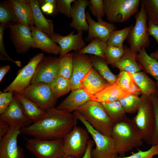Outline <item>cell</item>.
<instances>
[{
	"instance_id": "cell-1",
	"label": "cell",
	"mask_w": 158,
	"mask_h": 158,
	"mask_svg": "<svg viewBox=\"0 0 158 158\" xmlns=\"http://www.w3.org/2000/svg\"><path fill=\"white\" fill-rule=\"evenodd\" d=\"M45 111L39 121L21 129V133L40 139H61L76 126L78 119L73 114L55 107Z\"/></svg>"
},
{
	"instance_id": "cell-2",
	"label": "cell",
	"mask_w": 158,
	"mask_h": 158,
	"mask_svg": "<svg viewBox=\"0 0 158 158\" xmlns=\"http://www.w3.org/2000/svg\"><path fill=\"white\" fill-rule=\"evenodd\" d=\"M111 136L117 152L121 157H124L126 153L143 143L142 137L132 120L128 117L114 124Z\"/></svg>"
},
{
	"instance_id": "cell-3",
	"label": "cell",
	"mask_w": 158,
	"mask_h": 158,
	"mask_svg": "<svg viewBox=\"0 0 158 158\" xmlns=\"http://www.w3.org/2000/svg\"><path fill=\"white\" fill-rule=\"evenodd\" d=\"M75 111L95 130L104 135L111 136L115 123L109 117L101 103L93 101H89Z\"/></svg>"
},
{
	"instance_id": "cell-4",
	"label": "cell",
	"mask_w": 158,
	"mask_h": 158,
	"mask_svg": "<svg viewBox=\"0 0 158 158\" xmlns=\"http://www.w3.org/2000/svg\"><path fill=\"white\" fill-rule=\"evenodd\" d=\"M140 2L139 0H103L104 15L109 23L124 22L139 11Z\"/></svg>"
},
{
	"instance_id": "cell-5",
	"label": "cell",
	"mask_w": 158,
	"mask_h": 158,
	"mask_svg": "<svg viewBox=\"0 0 158 158\" xmlns=\"http://www.w3.org/2000/svg\"><path fill=\"white\" fill-rule=\"evenodd\" d=\"M73 114L84 125L95 144L91 151V158H114L118 157L114 140L111 136L104 135L94 129L76 111Z\"/></svg>"
},
{
	"instance_id": "cell-6",
	"label": "cell",
	"mask_w": 158,
	"mask_h": 158,
	"mask_svg": "<svg viewBox=\"0 0 158 158\" xmlns=\"http://www.w3.org/2000/svg\"><path fill=\"white\" fill-rule=\"evenodd\" d=\"M141 102L136 115L132 119L143 140L151 144L154 123V114L150 96L142 95Z\"/></svg>"
},
{
	"instance_id": "cell-7",
	"label": "cell",
	"mask_w": 158,
	"mask_h": 158,
	"mask_svg": "<svg viewBox=\"0 0 158 158\" xmlns=\"http://www.w3.org/2000/svg\"><path fill=\"white\" fill-rule=\"evenodd\" d=\"M140 1V10L135 16V25L130 30L126 39L130 48L137 53L142 48L148 47L150 44L147 17L143 3Z\"/></svg>"
},
{
	"instance_id": "cell-8",
	"label": "cell",
	"mask_w": 158,
	"mask_h": 158,
	"mask_svg": "<svg viewBox=\"0 0 158 158\" xmlns=\"http://www.w3.org/2000/svg\"><path fill=\"white\" fill-rule=\"evenodd\" d=\"M25 147L35 158H60L65 155L63 139L46 140L34 138L27 140Z\"/></svg>"
},
{
	"instance_id": "cell-9",
	"label": "cell",
	"mask_w": 158,
	"mask_h": 158,
	"mask_svg": "<svg viewBox=\"0 0 158 158\" xmlns=\"http://www.w3.org/2000/svg\"><path fill=\"white\" fill-rule=\"evenodd\" d=\"M89 133L86 129L75 126L63 139L65 155L75 158L82 157L87 150Z\"/></svg>"
},
{
	"instance_id": "cell-10",
	"label": "cell",
	"mask_w": 158,
	"mask_h": 158,
	"mask_svg": "<svg viewBox=\"0 0 158 158\" xmlns=\"http://www.w3.org/2000/svg\"><path fill=\"white\" fill-rule=\"evenodd\" d=\"M46 111L55 107L57 99L54 96L49 84H31L21 94Z\"/></svg>"
},
{
	"instance_id": "cell-11",
	"label": "cell",
	"mask_w": 158,
	"mask_h": 158,
	"mask_svg": "<svg viewBox=\"0 0 158 158\" xmlns=\"http://www.w3.org/2000/svg\"><path fill=\"white\" fill-rule=\"evenodd\" d=\"M44 57V54L40 53L31 58L26 65L18 71L16 78L4 89V92L22 94L31 84L37 66Z\"/></svg>"
},
{
	"instance_id": "cell-12",
	"label": "cell",
	"mask_w": 158,
	"mask_h": 158,
	"mask_svg": "<svg viewBox=\"0 0 158 158\" xmlns=\"http://www.w3.org/2000/svg\"><path fill=\"white\" fill-rule=\"evenodd\" d=\"M0 121L6 123L11 127L20 129L32 124L26 116L20 102L14 96L7 109L0 114Z\"/></svg>"
},
{
	"instance_id": "cell-13",
	"label": "cell",
	"mask_w": 158,
	"mask_h": 158,
	"mask_svg": "<svg viewBox=\"0 0 158 158\" xmlns=\"http://www.w3.org/2000/svg\"><path fill=\"white\" fill-rule=\"evenodd\" d=\"M21 129L12 128L0 140V158H24L23 148L18 144Z\"/></svg>"
},
{
	"instance_id": "cell-14",
	"label": "cell",
	"mask_w": 158,
	"mask_h": 158,
	"mask_svg": "<svg viewBox=\"0 0 158 158\" xmlns=\"http://www.w3.org/2000/svg\"><path fill=\"white\" fill-rule=\"evenodd\" d=\"M60 60L55 57H44L36 68L31 84L42 82L49 84L57 76Z\"/></svg>"
},
{
	"instance_id": "cell-15",
	"label": "cell",
	"mask_w": 158,
	"mask_h": 158,
	"mask_svg": "<svg viewBox=\"0 0 158 158\" xmlns=\"http://www.w3.org/2000/svg\"><path fill=\"white\" fill-rule=\"evenodd\" d=\"M73 54V69L70 79L71 91L81 88L82 82L92 68L90 58L78 51Z\"/></svg>"
},
{
	"instance_id": "cell-16",
	"label": "cell",
	"mask_w": 158,
	"mask_h": 158,
	"mask_svg": "<svg viewBox=\"0 0 158 158\" xmlns=\"http://www.w3.org/2000/svg\"><path fill=\"white\" fill-rule=\"evenodd\" d=\"M10 29V39L17 53H24L31 48H36L31 30L27 27L18 24Z\"/></svg>"
},
{
	"instance_id": "cell-17",
	"label": "cell",
	"mask_w": 158,
	"mask_h": 158,
	"mask_svg": "<svg viewBox=\"0 0 158 158\" xmlns=\"http://www.w3.org/2000/svg\"><path fill=\"white\" fill-rule=\"evenodd\" d=\"M86 18L88 25V35L85 39L87 42L98 38L107 42L111 32L117 30L113 23L104 21L101 18H97V22L95 21L92 18L88 11L86 13Z\"/></svg>"
},
{
	"instance_id": "cell-18",
	"label": "cell",
	"mask_w": 158,
	"mask_h": 158,
	"mask_svg": "<svg viewBox=\"0 0 158 158\" xmlns=\"http://www.w3.org/2000/svg\"><path fill=\"white\" fill-rule=\"evenodd\" d=\"M72 31L68 35L63 36L60 34L54 33L49 35L51 40L58 43L61 48L59 58L68 53L72 50L78 51L86 46L82 37L83 32L79 31L76 34Z\"/></svg>"
},
{
	"instance_id": "cell-19",
	"label": "cell",
	"mask_w": 158,
	"mask_h": 158,
	"mask_svg": "<svg viewBox=\"0 0 158 158\" xmlns=\"http://www.w3.org/2000/svg\"><path fill=\"white\" fill-rule=\"evenodd\" d=\"M18 24L25 25L30 30L35 26L30 0H9Z\"/></svg>"
},
{
	"instance_id": "cell-20",
	"label": "cell",
	"mask_w": 158,
	"mask_h": 158,
	"mask_svg": "<svg viewBox=\"0 0 158 158\" xmlns=\"http://www.w3.org/2000/svg\"><path fill=\"white\" fill-rule=\"evenodd\" d=\"M92 101L89 94L82 88L72 91L69 95L56 108L59 110L71 113L85 103Z\"/></svg>"
},
{
	"instance_id": "cell-21",
	"label": "cell",
	"mask_w": 158,
	"mask_h": 158,
	"mask_svg": "<svg viewBox=\"0 0 158 158\" xmlns=\"http://www.w3.org/2000/svg\"><path fill=\"white\" fill-rule=\"evenodd\" d=\"M89 5V0H77L72 5L71 18L72 20L69 26L78 32L88 31V25L86 19L85 10Z\"/></svg>"
},
{
	"instance_id": "cell-22",
	"label": "cell",
	"mask_w": 158,
	"mask_h": 158,
	"mask_svg": "<svg viewBox=\"0 0 158 158\" xmlns=\"http://www.w3.org/2000/svg\"><path fill=\"white\" fill-rule=\"evenodd\" d=\"M32 36L36 48L48 53L60 54L61 48L59 45L53 42L49 35L35 26L31 30Z\"/></svg>"
},
{
	"instance_id": "cell-23",
	"label": "cell",
	"mask_w": 158,
	"mask_h": 158,
	"mask_svg": "<svg viewBox=\"0 0 158 158\" xmlns=\"http://www.w3.org/2000/svg\"><path fill=\"white\" fill-rule=\"evenodd\" d=\"M110 84L92 68L83 80L81 88L89 95H94Z\"/></svg>"
},
{
	"instance_id": "cell-24",
	"label": "cell",
	"mask_w": 158,
	"mask_h": 158,
	"mask_svg": "<svg viewBox=\"0 0 158 158\" xmlns=\"http://www.w3.org/2000/svg\"><path fill=\"white\" fill-rule=\"evenodd\" d=\"M124 53L119 60L112 66L119 69L120 71H125L132 74L142 70L136 60L138 53L130 47L123 46Z\"/></svg>"
},
{
	"instance_id": "cell-25",
	"label": "cell",
	"mask_w": 158,
	"mask_h": 158,
	"mask_svg": "<svg viewBox=\"0 0 158 158\" xmlns=\"http://www.w3.org/2000/svg\"><path fill=\"white\" fill-rule=\"evenodd\" d=\"M35 26L48 35L53 34L54 25L51 20L47 19L42 14L38 0H30Z\"/></svg>"
},
{
	"instance_id": "cell-26",
	"label": "cell",
	"mask_w": 158,
	"mask_h": 158,
	"mask_svg": "<svg viewBox=\"0 0 158 158\" xmlns=\"http://www.w3.org/2000/svg\"><path fill=\"white\" fill-rule=\"evenodd\" d=\"M129 95L115 83L110 84L94 95H89L92 101L100 103H109L119 100Z\"/></svg>"
},
{
	"instance_id": "cell-27",
	"label": "cell",
	"mask_w": 158,
	"mask_h": 158,
	"mask_svg": "<svg viewBox=\"0 0 158 158\" xmlns=\"http://www.w3.org/2000/svg\"><path fill=\"white\" fill-rule=\"evenodd\" d=\"M143 47L137 54L136 60L142 70L155 80L158 88V61L151 57Z\"/></svg>"
},
{
	"instance_id": "cell-28",
	"label": "cell",
	"mask_w": 158,
	"mask_h": 158,
	"mask_svg": "<svg viewBox=\"0 0 158 158\" xmlns=\"http://www.w3.org/2000/svg\"><path fill=\"white\" fill-rule=\"evenodd\" d=\"M14 96L20 102L26 116L32 123L39 121L44 115L45 111L23 95L15 94Z\"/></svg>"
},
{
	"instance_id": "cell-29",
	"label": "cell",
	"mask_w": 158,
	"mask_h": 158,
	"mask_svg": "<svg viewBox=\"0 0 158 158\" xmlns=\"http://www.w3.org/2000/svg\"><path fill=\"white\" fill-rule=\"evenodd\" d=\"M132 74L142 95L150 96L158 95V88L156 82L144 72L140 71Z\"/></svg>"
},
{
	"instance_id": "cell-30",
	"label": "cell",
	"mask_w": 158,
	"mask_h": 158,
	"mask_svg": "<svg viewBox=\"0 0 158 158\" xmlns=\"http://www.w3.org/2000/svg\"><path fill=\"white\" fill-rule=\"evenodd\" d=\"M115 83L123 91L129 95H142L140 89L135 83L132 73L120 71Z\"/></svg>"
},
{
	"instance_id": "cell-31",
	"label": "cell",
	"mask_w": 158,
	"mask_h": 158,
	"mask_svg": "<svg viewBox=\"0 0 158 158\" xmlns=\"http://www.w3.org/2000/svg\"><path fill=\"white\" fill-rule=\"evenodd\" d=\"M90 58L92 67L110 84H115L117 75L114 74L111 72L105 60L95 56H92Z\"/></svg>"
},
{
	"instance_id": "cell-32",
	"label": "cell",
	"mask_w": 158,
	"mask_h": 158,
	"mask_svg": "<svg viewBox=\"0 0 158 158\" xmlns=\"http://www.w3.org/2000/svg\"><path fill=\"white\" fill-rule=\"evenodd\" d=\"M0 22L5 28H10L18 24L14 12L8 0L0 2Z\"/></svg>"
},
{
	"instance_id": "cell-33",
	"label": "cell",
	"mask_w": 158,
	"mask_h": 158,
	"mask_svg": "<svg viewBox=\"0 0 158 158\" xmlns=\"http://www.w3.org/2000/svg\"><path fill=\"white\" fill-rule=\"evenodd\" d=\"M100 103L109 117L114 123L127 117L126 113L119 100L109 103Z\"/></svg>"
},
{
	"instance_id": "cell-34",
	"label": "cell",
	"mask_w": 158,
	"mask_h": 158,
	"mask_svg": "<svg viewBox=\"0 0 158 158\" xmlns=\"http://www.w3.org/2000/svg\"><path fill=\"white\" fill-rule=\"evenodd\" d=\"M49 85L54 96L57 99L71 91L70 80L61 76H57Z\"/></svg>"
},
{
	"instance_id": "cell-35",
	"label": "cell",
	"mask_w": 158,
	"mask_h": 158,
	"mask_svg": "<svg viewBox=\"0 0 158 158\" xmlns=\"http://www.w3.org/2000/svg\"><path fill=\"white\" fill-rule=\"evenodd\" d=\"M107 46V42L99 38H95L78 52L82 54H93L104 59V53Z\"/></svg>"
},
{
	"instance_id": "cell-36",
	"label": "cell",
	"mask_w": 158,
	"mask_h": 158,
	"mask_svg": "<svg viewBox=\"0 0 158 158\" xmlns=\"http://www.w3.org/2000/svg\"><path fill=\"white\" fill-rule=\"evenodd\" d=\"M59 58L58 76L70 80L73 69V53H68Z\"/></svg>"
},
{
	"instance_id": "cell-37",
	"label": "cell",
	"mask_w": 158,
	"mask_h": 158,
	"mask_svg": "<svg viewBox=\"0 0 158 158\" xmlns=\"http://www.w3.org/2000/svg\"><path fill=\"white\" fill-rule=\"evenodd\" d=\"M133 26V24H132L122 29L113 31L107 42V45L123 48V43L127 39L128 34Z\"/></svg>"
},
{
	"instance_id": "cell-38",
	"label": "cell",
	"mask_w": 158,
	"mask_h": 158,
	"mask_svg": "<svg viewBox=\"0 0 158 158\" xmlns=\"http://www.w3.org/2000/svg\"><path fill=\"white\" fill-rule=\"evenodd\" d=\"M121 104L126 113L133 114L138 111L141 100L138 96L130 94L120 99Z\"/></svg>"
},
{
	"instance_id": "cell-39",
	"label": "cell",
	"mask_w": 158,
	"mask_h": 158,
	"mask_svg": "<svg viewBox=\"0 0 158 158\" xmlns=\"http://www.w3.org/2000/svg\"><path fill=\"white\" fill-rule=\"evenodd\" d=\"M124 52L123 48L107 45L104 53V60L112 66L121 59Z\"/></svg>"
},
{
	"instance_id": "cell-40",
	"label": "cell",
	"mask_w": 158,
	"mask_h": 158,
	"mask_svg": "<svg viewBox=\"0 0 158 158\" xmlns=\"http://www.w3.org/2000/svg\"><path fill=\"white\" fill-rule=\"evenodd\" d=\"M141 1L144 5L148 21L158 25V0Z\"/></svg>"
},
{
	"instance_id": "cell-41",
	"label": "cell",
	"mask_w": 158,
	"mask_h": 158,
	"mask_svg": "<svg viewBox=\"0 0 158 158\" xmlns=\"http://www.w3.org/2000/svg\"><path fill=\"white\" fill-rule=\"evenodd\" d=\"M150 97L153 105L154 117L151 144L158 146V95H154Z\"/></svg>"
},
{
	"instance_id": "cell-42",
	"label": "cell",
	"mask_w": 158,
	"mask_h": 158,
	"mask_svg": "<svg viewBox=\"0 0 158 158\" xmlns=\"http://www.w3.org/2000/svg\"><path fill=\"white\" fill-rule=\"evenodd\" d=\"M5 28L1 24L0 25V59L3 61H8L12 62L19 67L22 66L20 61L12 59L8 54L5 49L4 41V32Z\"/></svg>"
},
{
	"instance_id": "cell-43",
	"label": "cell",
	"mask_w": 158,
	"mask_h": 158,
	"mask_svg": "<svg viewBox=\"0 0 158 158\" xmlns=\"http://www.w3.org/2000/svg\"><path fill=\"white\" fill-rule=\"evenodd\" d=\"M158 155V146L152 145L149 150L145 151L139 150L136 153L127 157H116L114 158H150Z\"/></svg>"
},
{
	"instance_id": "cell-44",
	"label": "cell",
	"mask_w": 158,
	"mask_h": 158,
	"mask_svg": "<svg viewBox=\"0 0 158 158\" xmlns=\"http://www.w3.org/2000/svg\"><path fill=\"white\" fill-rule=\"evenodd\" d=\"M75 0H56L57 13L62 14L68 18H71V4Z\"/></svg>"
},
{
	"instance_id": "cell-45",
	"label": "cell",
	"mask_w": 158,
	"mask_h": 158,
	"mask_svg": "<svg viewBox=\"0 0 158 158\" xmlns=\"http://www.w3.org/2000/svg\"><path fill=\"white\" fill-rule=\"evenodd\" d=\"M89 6L91 13L97 18H102L105 16L103 0H90Z\"/></svg>"
},
{
	"instance_id": "cell-46",
	"label": "cell",
	"mask_w": 158,
	"mask_h": 158,
	"mask_svg": "<svg viewBox=\"0 0 158 158\" xmlns=\"http://www.w3.org/2000/svg\"><path fill=\"white\" fill-rule=\"evenodd\" d=\"M38 1L41 9L47 15L53 16L57 13L56 0H39Z\"/></svg>"
},
{
	"instance_id": "cell-47",
	"label": "cell",
	"mask_w": 158,
	"mask_h": 158,
	"mask_svg": "<svg viewBox=\"0 0 158 158\" xmlns=\"http://www.w3.org/2000/svg\"><path fill=\"white\" fill-rule=\"evenodd\" d=\"M11 92H0V114L4 113L7 109L13 100L14 96Z\"/></svg>"
},
{
	"instance_id": "cell-48",
	"label": "cell",
	"mask_w": 158,
	"mask_h": 158,
	"mask_svg": "<svg viewBox=\"0 0 158 158\" xmlns=\"http://www.w3.org/2000/svg\"><path fill=\"white\" fill-rule=\"evenodd\" d=\"M148 31L149 35L152 36L158 44V25L154 24L148 21Z\"/></svg>"
},
{
	"instance_id": "cell-49",
	"label": "cell",
	"mask_w": 158,
	"mask_h": 158,
	"mask_svg": "<svg viewBox=\"0 0 158 158\" xmlns=\"http://www.w3.org/2000/svg\"><path fill=\"white\" fill-rule=\"evenodd\" d=\"M10 128V126L8 124L0 121V140L7 133Z\"/></svg>"
},
{
	"instance_id": "cell-50",
	"label": "cell",
	"mask_w": 158,
	"mask_h": 158,
	"mask_svg": "<svg viewBox=\"0 0 158 158\" xmlns=\"http://www.w3.org/2000/svg\"><path fill=\"white\" fill-rule=\"evenodd\" d=\"M94 144L93 140H89L87 145V147L85 153L82 158H91V151Z\"/></svg>"
},
{
	"instance_id": "cell-51",
	"label": "cell",
	"mask_w": 158,
	"mask_h": 158,
	"mask_svg": "<svg viewBox=\"0 0 158 158\" xmlns=\"http://www.w3.org/2000/svg\"><path fill=\"white\" fill-rule=\"evenodd\" d=\"M11 67L9 65L1 66L0 68V82H1L5 75L9 71Z\"/></svg>"
},
{
	"instance_id": "cell-52",
	"label": "cell",
	"mask_w": 158,
	"mask_h": 158,
	"mask_svg": "<svg viewBox=\"0 0 158 158\" xmlns=\"http://www.w3.org/2000/svg\"><path fill=\"white\" fill-rule=\"evenodd\" d=\"M150 56L153 58L158 61V49L152 52Z\"/></svg>"
},
{
	"instance_id": "cell-53",
	"label": "cell",
	"mask_w": 158,
	"mask_h": 158,
	"mask_svg": "<svg viewBox=\"0 0 158 158\" xmlns=\"http://www.w3.org/2000/svg\"><path fill=\"white\" fill-rule=\"evenodd\" d=\"M60 158H75L71 156L64 155V156H62V157H61Z\"/></svg>"
},
{
	"instance_id": "cell-54",
	"label": "cell",
	"mask_w": 158,
	"mask_h": 158,
	"mask_svg": "<svg viewBox=\"0 0 158 158\" xmlns=\"http://www.w3.org/2000/svg\"><path fill=\"white\" fill-rule=\"evenodd\" d=\"M150 158H153V157H151Z\"/></svg>"
},
{
	"instance_id": "cell-55",
	"label": "cell",
	"mask_w": 158,
	"mask_h": 158,
	"mask_svg": "<svg viewBox=\"0 0 158 158\" xmlns=\"http://www.w3.org/2000/svg\"></svg>"
}]
</instances>
